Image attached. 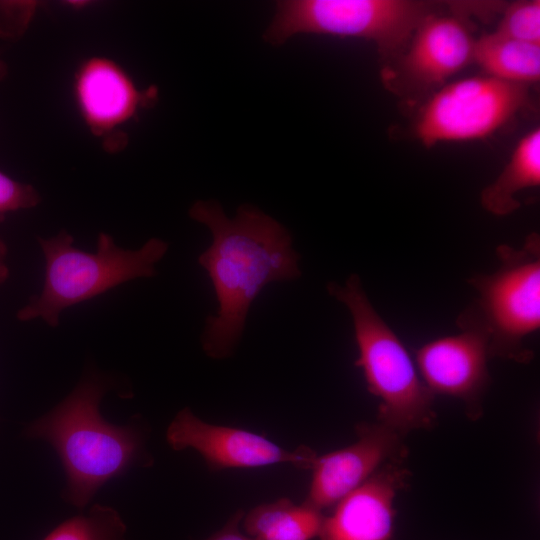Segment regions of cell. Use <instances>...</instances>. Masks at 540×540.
Here are the masks:
<instances>
[{"label":"cell","instance_id":"1","mask_svg":"<svg viewBox=\"0 0 540 540\" xmlns=\"http://www.w3.org/2000/svg\"><path fill=\"white\" fill-rule=\"evenodd\" d=\"M189 216L212 235L198 263L212 282L218 309L206 319L202 348L212 359H225L235 351L261 290L271 282L301 276L300 256L289 231L254 206L242 205L228 218L217 201L200 200Z\"/></svg>","mask_w":540,"mask_h":540},{"label":"cell","instance_id":"2","mask_svg":"<svg viewBox=\"0 0 540 540\" xmlns=\"http://www.w3.org/2000/svg\"><path fill=\"white\" fill-rule=\"evenodd\" d=\"M107 391L96 376L85 377L55 408L31 423L27 434L49 442L66 474L63 499L85 507L109 480L133 466H149L145 433L139 422L118 426L106 422L99 411Z\"/></svg>","mask_w":540,"mask_h":540},{"label":"cell","instance_id":"3","mask_svg":"<svg viewBox=\"0 0 540 540\" xmlns=\"http://www.w3.org/2000/svg\"><path fill=\"white\" fill-rule=\"evenodd\" d=\"M329 295L348 309L358 348L355 366L379 399V422L399 434L430 428L436 419L434 395L422 381L405 345L370 302L357 274L344 284H327Z\"/></svg>","mask_w":540,"mask_h":540},{"label":"cell","instance_id":"4","mask_svg":"<svg viewBox=\"0 0 540 540\" xmlns=\"http://www.w3.org/2000/svg\"><path fill=\"white\" fill-rule=\"evenodd\" d=\"M45 258V278L40 295L20 309L17 318H41L55 327L63 310L87 301L120 284L155 275V265L166 254L168 244L149 239L140 249L126 250L107 233H100L95 252L73 246V237L62 230L55 237L38 238Z\"/></svg>","mask_w":540,"mask_h":540},{"label":"cell","instance_id":"5","mask_svg":"<svg viewBox=\"0 0 540 540\" xmlns=\"http://www.w3.org/2000/svg\"><path fill=\"white\" fill-rule=\"evenodd\" d=\"M496 252L495 272L468 279L478 298L458 319L486 332L490 357L527 363L533 353L524 341L540 327V236L533 232L520 249L502 244Z\"/></svg>","mask_w":540,"mask_h":540},{"label":"cell","instance_id":"6","mask_svg":"<svg viewBox=\"0 0 540 540\" xmlns=\"http://www.w3.org/2000/svg\"><path fill=\"white\" fill-rule=\"evenodd\" d=\"M434 5L415 0H286L276 3L264 38L283 44L298 33L358 38L376 44L383 56L405 49Z\"/></svg>","mask_w":540,"mask_h":540},{"label":"cell","instance_id":"7","mask_svg":"<svg viewBox=\"0 0 540 540\" xmlns=\"http://www.w3.org/2000/svg\"><path fill=\"white\" fill-rule=\"evenodd\" d=\"M527 101L526 85L488 75L461 79L443 86L427 101L415 133L427 147L482 139L510 121Z\"/></svg>","mask_w":540,"mask_h":540},{"label":"cell","instance_id":"8","mask_svg":"<svg viewBox=\"0 0 540 540\" xmlns=\"http://www.w3.org/2000/svg\"><path fill=\"white\" fill-rule=\"evenodd\" d=\"M72 89L83 123L108 149L124 145L122 127L151 106L158 94L153 86L139 89L119 63L104 56H91L78 65Z\"/></svg>","mask_w":540,"mask_h":540},{"label":"cell","instance_id":"9","mask_svg":"<svg viewBox=\"0 0 540 540\" xmlns=\"http://www.w3.org/2000/svg\"><path fill=\"white\" fill-rule=\"evenodd\" d=\"M166 440L174 450H196L212 471L280 463L310 470L317 456L307 446L286 450L254 432L209 424L188 407L176 414L167 428Z\"/></svg>","mask_w":540,"mask_h":540},{"label":"cell","instance_id":"10","mask_svg":"<svg viewBox=\"0 0 540 540\" xmlns=\"http://www.w3.org/2000/svg\"><path fill=\"white\" fill-rule=\"evenodd\" d=\"M460 333L432 340L415 352L419 375L435 396L462 400L472 417L480 414V401L490 383L489 339L479 326L457 319Z\"/></svg>","mask_w":540,"mask_h":540},{"label":"cell","instance_id":"11","mask_svg":"<svg viewBox=\"0 0 540 540\" xmlns=\"http://www.w3.org/2000/svg\"><path fill=\"white\" fill-rule=\"evenodd\" d=\"M356 433L351 445L316 456L305 503L321 511L334 507L384 465L407 455L402 435L381 422L358 424Z\"/></svg>","mask_w":540,"mask_h":540},{"label":"cell","instance_id":"12","mask_svg":"<svg viewBox=\"0 0 540 540\" xmlns=\"http://www.w3.org/2000/svg\"><path fill=\"white\" fill-rule=\"evenodd\" d=\"M408 475L403 460L384 465L324 516L319 540H393L395 499Z\"/></svg>","mask_w":540,"mask_h":540},{"label":"cell","instance_id":"13","mask_svg":"<svg viewBox=\"0 0 540 540\" xmlns=\"http://www.w3.org/2000/svg\"><path fill=\"white\" fill-rule=\"evenodd\" d=\"M474 45L461 19L435 12L421 22L402 51L396 77L421 89L439 86L474 62Z\"/></svg>","mask_w":540,"mask_h":540},{"label":"cell","instance_id":"14","mask_svg":"<svg viewBox=\"0 0 540 540\" xmlns=\"http://www.w3.org/2000/svg\"><path fill=\"white\" fill-rule=\"evenodd\" d=\"M540 185V130L524 135L498 177L480 194L483 208L496 216L508 215L520 207L516 195Z\"/></svg>","mask_w":540,"mask_h":540},{"label":"cell","instance_id":"15","mask_svg":"<svg viewBox=\"0 0 540 540\" xmlns=\"http://www.w3.org/2000/svg\"><path fill=\"white\" fill-rule=\"evenodd\" d=\"M321 510L288 498L260 504L243 516V526L253 540H312L318 537Z\"/></svg>","mask_w":540,"mask_h":540},{"label":"cell","instance_id":"16","mask_svg":"<svg viewBox=\"0 0 540 540\" xmlns=\"http://www.w3.org/2000/svg\"><path fill=\"white\" fill-rule=\"evenodd\" d=\"M474 62L488 76L527 86L540 78V44L492 32L475 39Z\"/></svg>","mask_w":540,"mask_h":540},{"label":"cell","instance_id":"17","mask_svg":"<svg viewBox=\"0 0 540 540\" xmlns=\"http://www.w3.org/2000/svg\"><path fill=\"white\" fill-rule=\"evenodd\" d=\"M120 514L107 505L95 504L85 515L63 521L43 540H127Z\"/></svg>","mask_w":540,"mask_h":540},{"label":"cell","instance_id":"18","mask_svg":"<svg viewBox=\"0 0 540 540\" xmlns=\"http://www.w3.org/2000/svg\"><path fill=\"white\" fill-rule=\"evenodd\" d=\"M494 32L514 40L540 44V1L521 0L508 5Z\"/></svg>","mask_w":540,"mask_h":540},{"label":"cell","instance_id":"19","mask_svg":"<svg viewBox=\"0 0 540 540\" xmlns=\"http://www.w3.org/2000/svg\"><path fill=\"white\" fill-rule=\"evenodd\" d=\"M39 202L40 195L33 186L0 171V221L10 212L35 207Z\"/></svg>","mask_w":540,"mask_h":540},{"label":"cell","instance_id":"20","mask_svg":"<svg viewBox=\"0 0 540 540\" xmlns=\"http://www.w3.org/2000/svg\"><path fill=\"white\" fill-rule=\"evenodd\" d=\"M36 7L30 1H0V37L19 38L28 28Z\"/></svg>","mask_w":540,"mask_h":540},{"label":"cell","instance_id":"21","mask_svg":"<svg viewBox=\"0 0 540 540\" xmlns=\"http://www.w3.org/2000/svg\"><path fill=\"white\" fill-rule=\"evenodd\" d=\"M243 516V511L235 512L220 530L204 540H253L239 530V523L242 521Z\"/></svg>","mask_w":540,"mask_h":540},{"label":"cell","instance_id":"22","mask_svg":"<svg viewBox=\"0 0 540 540\" xmlns=\"http://www.w3.org/2000/svg\"><path fill=\"white\" fill-rule=\"evenodd\" d=\"M7 246L0 239V284L4 283L9 276V268L6 264Z\"/></svg>","mask_w":540,"mask_h":540},{"label":"cell","instance_id":"23","mask_svg":"<svg viewBox=\"0 0 540 540\" xmlns=\"http://www.w3.org/2000/svg\"><path fill=\"white\" fill-rule=\"evenodd\" d=\"M7 75V65L5 61L0 57V81Z\"/></svg>","mask_w":540,"mask_h":540}]
</instances>
